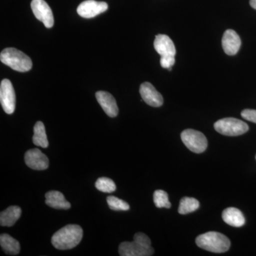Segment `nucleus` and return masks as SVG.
<instances>
[{"instance_id": "20", "label": "nucleus", "mask_w": 256, "mask_h": 256, "mask_svg": "<svg viewBox=\"0 0 256 256\" xmlns=\"http://www.w3.org/2000/svg\"><path fill=\"white\" fill-rule=\"evenodd\" d=\"M200 202L192 197H184L180 201L178 212L180 214H188L198 210Z\"/></svg>"}, {"instance_id": "17", "label": "nucleus", "mask_w": 256, "mask_h": 256, "mask_svg": "<svg viewBox=\"0 0 256 256\" xmlns=\"http://www.w3.org/2000/svg\"><path fill=\"white\" fill-rule=\"evenodd\" d=\"M22 214L20 206H12L1 212L0 224L2 226H12L18 222Z\"/></svg>"}, {"instance_id": "24", "label": "nucleus", "mask_w": 256, "mask_h": 256, "mask_svg": "<svg viewBox=\"0 0 256 256\" xmlns=\"http://www.w3.org/2000/svg\"><path fill=\"white\" fill-rule=\"evenodd\" d=\"M133 239H134V240H136V242H140V244L144 246L151 247L150 239L144 234L137 233L134 236Z\"/></svg>"}, {"instance_id": "16", "label": "nucleus", "mask_w": 256, "mask_h": 256, "mask_svg": "<svg viewBox=\"0 0 256 256\" xmlns=\"http://www.w3.org/2000/svg\"><path fill=\"white\" fill-rule=\"evenodd\" d=\"M46 204L56 210H68L72 205L66 200L63 194L58 191H50L45 194Z\"/></svg>"}, {"instance_id": "3", "label": "nucleus", "mask_w": 256, "mask_h": 256, "mask_svg": "<svg viewBox=\"0 0 256 256\" xmlns=\"http://www.w3.org/2000/svg\"><path fill=\"white\" fill-rule=\"evenodd\" d=\"M0 60L2 63L16 72L24 73L28 72L32 68V62L30 57L16 48H5L1 52Z\"/></svg>"}, {"instance_id": "22", "label": "nucleus", "mask_w": 256, "mask_h": 256, "mask_svg": "<svg viewBox=\"0 0 256 256\" xmlns=\"http://www.w3.org/2000/svg\"><path fill=\"white\" fill-rule=\"evenodd\" d=\"M96 188L98 190L106 193H112L116 190V185L110 178H100L96 182Z\"/></svg>"}, {"instance_id": "13", "label": "nucleus", "mask_w": 256, "mask_h": 256, "mask_svg": "<svg viewBox=\"0 0 256 256\" xmlns=\"http://www.w3.org/2000/svg\"><path fill=\"white\" fill-rule=\"evenodd\" d=\"M96 98L104 112L109 117L114 118L118 114V107L114 96L106 92H98Z\"/></svg>"}, {"instance_id": "6", "label": "nucleus", "mask_w": 256, "mask_h": 256, "mask_svg": "<svg viewBox=\"0 0 256 256\" xmlns=\"http://www.w3.org/2000/svg\"><path fill=\"white\" fill-rule=\"evenodd\" d=\"M0 102L2 107L6 114L14 112L16 107V96L14 87L8 79L2 80L0 85Z\"/></svg>"}, {"instance_id": "1", "label": "nucleus", "mask_w": 256, "mask_h": 256, "mask_svg": "<svg viewBox=\"0 0 256 256\" xmlns=\"http://www.w3.org/2000/svg\"><path fill=\"white\" fill-rule=\"evenodd\" d=\"M84 232L80 226L69 224L57 230L52 238V245L58 250H69L80 244Z\"/></svg>"}, {"instance_id": "21", "label": "nucleus", "mask_w": 256, "mask_h": 256, "mask_svg": "<svg viewBox=\"0 0 256 256\" xmlns=\"http://www.w3.org/2000/svg\"><path fill=\"white\" fill-rule=\"evenodd\" d=\"M153 200L158 208H170L171 207L168 193L163 190H156L153 194Z\"/></svg>"}, {"instance_id": "19", "label": "nucleus", "mask_w": 256, "mask_h": 256, "mask_svg": "<svg viewBox=\"0 0 256 256\" xmlns=\"http://www.w3.org/2000/svg\"><path fill=\"white\" fill-rule=\"evenodd\" d=\"M34 144L36 146L46 148L48 146L46 129L44 124L41 121H38L34 127V136L32 138Z\"/></svg>"}, {"instance_id": "26", "label": "nucleus", "mask_w": 256, "mask_h": 256, "mask_svg": "<svg viewBox=\"0 0 256 256\" xmlns=\"http://www.w3.org/2000/svg\"><path fill=\"white\" fill-rule=\"evenodd\" d=\"M242 118L256 124V110L245 109V110L242 111Z\"/></svg>"}, {"instance_id": "18", "label": "nucleus", "mask_w": 256, "mask_h": 256, "mask_svg": "<svg viewBox=\"0 0 256 256\" xmlns=\"http://www.w3.org/2000/svg\"><path fill=\"white\" fill-rule=\"evenodd\" d=\"M0 245L8 255L16 256L20 254V242L9 234H3L0 236Z\"/></svg>"}, {"instance_id": "5", "label": "nucleus", "mask_w": 256, "mask_h": 256, "mask_svg": "<svg viewBox=\"0 0 256 256\" xmlns=\"http://www.w3.org/2000/svg\"><path fill=\"white\" fill-rule=\"evenodd\" d=\"M181 138L184 144L190 150L198 154L204 152L208 146L204 134L195 130H185L182 132Z\"/></svg>"}, {"instance_id": "15", "label": "nucleus", "mask_w": 256, "mask_h": 256, "mask_svg": "<svg viewBox=\"0 0 256 256\" xmlns=\"http://www.w3.org/2000/svg\"><path fill=\"white\" fill-rule=\"evenodd\" d=\"M222 218L225 223L234 227H242L246 223L242 212L234 207L226 208L222 213Z\"/></svg>"}, {"instance_id": "8", "label": "nucleus", "mask_w": 256, "mask_h": 256, "mask_svg": "<svg viewBox=\"0 0 256 256\" xmlns=\"http://www.w3.org/2000/svg\"><path fill=\"white\" fill-rule=\"evenodd\" d=\"M108 8V5L104 2L86 0L79 4L77 8V12L82 18H95L101 13L105 12Z\"/></svg>"}, {"instance_id": "4", "label": "nucleus", "mask_w": 256, "mask_h": 256, "mask_svg": "<svg viewBox=\"0 0 256 256\" xmlns=\"http://www.w3.org/2000/svg\"><path fill=\"white\" fill-rule=\"evenodd\" d=\"M214 128L217 132L226 136H242L249 130L245 122L234 118H226L216 121Z\"/></svg>"}, {"instance_id": "9", "label": "nucleus", "mask_w": 256, "mask_h": 256, "mask_svg": "<svg viewBox=\"0 0 256 256\" xmlns=\"http://www.w3.org/2000/svg\"><path fill=\"white\" fill-rule=\"evenodd\" d=\"M118 252L121 256H150L154 254L152 246H144L134 240L132 242H122L119 246Z\"/></svg>"}, {"instance_id": "11", "label": "nucleus", "mask_w": 256, "mask_h": 256, "mask_svg": "<svg viewBox=\"0 0 256 256\" xmlns=\"http://www.w3.org/2000/svg\"><path fill=\"white\" fill-rule=\"evenodd\" d=\"M140 94L142 100L152 107L158 108L163 105L164 100L162 96L156 90V88L153 86L150 82H144L141 84Z\"/></svg>"}, {"instance_id": "10", "label": "nucleus", "mask_w": 256, "mask_h": 256, "mask_svg": "<svg viewBox=\"0 0 256 256\" xmlns=\"http://www.w3.org/2000/svg\"><path fill=\"white\" fill-rule=\"evenodd\" d=\"M24 161L32 170H44L50 166V161L46 154L37 148L30 150L25 153Z\"/></svg>"}, {"instance_id": "2", "label": "nucleus", "mask_w": 256, "mask_h": 256, "mask_svg": "<svg viewBox=\"0 0 256 256\" xmlns=\"http://www.w3.org/2000/svg\"><path fill=\"white\" fill-rule=\"evenodd\" d=\"M196 244L204 250L215 254L226 252L230 246V240L225 235L215 232L198 236L196 238Z\"/></svg>"}, {"instance_id": "14", "label": "nucleus", "mask_w": 256, "mask_h": 256, "mask_svg": "<svg viewBox=\"0 0 256 256\" xmlns=\"http://www.w3.org/2000/svg\"><path fill=\"white\" fill-rule=\"evenodd\" d=\"M154 47L161 57L175 56L176 55V48L174 43L166 35H156L154 42Z\"/></svg>"}, {"instance_id": "28", "label": "nucleus", "mask_w": 256, "mask_h": 256, "mask_svg": "<svg viewBox=\"0 0 256 256\" xmlns=\"http://www.w3.org/2000/svg\"></svg>"}, {"instance_id": "12", "label": "nucleus", "mask_w": 256, "mask_h": 256, "mask_svg": "<svg viewBox=\"0 0 256 256\" xmlns=\"http://www.w3.org/2000/svg\"><path fill=\"white\" fill-rule=\"evenodd\" d=\"M242 46V40L238 34L233 30H228L224 32L222 38V46L226 54L234 56L238 53Z\"/></svg>"}, {"instance_id": "25", "label": "nucleus", "mask_w": 256, "mask_h": 256, "mask_svg": "<svg viewBox=\"0 0 256 256\" xmlns=\"http://www.w3.org/2000/svg\"><path fill=\"white\" fill-rule=\"evenodd\" d=\"M175 64V56H164L160 58V64L162 68L172 70V67Z\"/></svg>"}, {"instance_id": "23", "label": "nucleus", "mask_w": 256, "mask_h": 256, "mask_svg": "<svg viewBox=\"0 0 256 256\" xmlns=\"http://www.w3.org/2000/svg\"><path fill=\"white\" fill-rule=\"evenodd\" d=\"M107 203L110 210H130V205L127 202L114 196L107 197Z\"/></svg>"}, {"instance_id": "27", "label": "nucleus", "mask_w": 256, "mask_h": 256, "mask_svg": "<svg viewBox=\"0 0 256 256\" xmlns=\"http://www.w3.org/2000/svg\"><path fill=\"white\" fill-rule=\"evenodd\" d=\"M250 5L254 9L256 10V0H250Z\"/></svg>"}, {"instance_id": "7", "label": "nucleus", "mask_w": 256, "mask_h": 256, "mask_svg": "<svg viewBox=\"0 0 256 256\" xmlns=\"http://www.w3.org/2000/svg\"><path fill=\"white\" fill-rule=\"evenodd\" d=\"M31 8L37 20L44 24L45 28H52L54 24L53 12L44 0H32Z\"/></svg>"}]
</instances>
